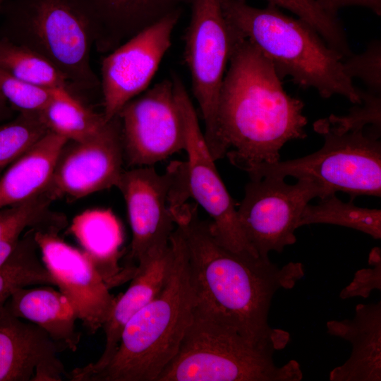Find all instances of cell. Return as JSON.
I'll use <instances>...</instances> for the list:
<instances>
[{
  "label": "cell",
  "mask_w": 381,
  "mask_h": 381,
  "mask_svg": "<svg viewBox=\"0 0 381 381\" xmlns=\"http://www.w3.org/2000/svg\"><path fill=\"white\" fill-rule=\"evenodd\" d=\"M172 213L186 246L196 304L253 345L284 349L290 334L269 325L270 308L277 291L293 289L304 277L303 265L279 267L269 258L230 250L218 241L210 221L200 218L194 204L176 205Z\"/></svg>",
  "instance_id": "1"
},
{
  "label": "cell",
  "mask_w": 381,
  "mask_h": 381,
  "mask_svg": "<svg viewBox=\"0 0 381 381\" xmlns=\"http://www.w3.org/2000/svg\"><path fill=\"white\" fill-rule=\"evenodd\" d=\"M221 87L218 123L225 156L249 173L279 161L289 141L304 139L303 102L284 90L273 64L235 31Z\"/></svg>",
  "instance_id": "2"
},
{
  "label": "cell",
  "mask_w": 381,
  "mask_h": 381,
  "mask_svg": "<svg viewBox=\"0 0 381 381\" xmlns=\"http://www.w3.org/2000/svg\"><path fill=\"white\" fill-rule=\"evenodd\" d=\"M172 268L159 294L124 326L109 362L88 372L74 369L71 381H157L178 352L196 304L188 255L177 227L170 237Z\"/></svg>",
  "instance_id": "3"
},
{
  "label": "cell",
  "mask_w": 381,
  "mask_h": 381,
  "mask_svg": "<svg viewBox=\"0 0 381 381\" xmlns=\"http://www.w3.org/2000/svg\"><path fill=\"white\" fill-rule=\"evenodd\" d=\"M220 4L229 25L273 64L282 80L290 77L302 87L315 89L322 98L338 95L353 104H362L358 88L344 71L342 55L308 23L272 4L264 8L245 0Z\"/></svg>",
  "instance_id": "4"
},
{
  "label": "cell",
  "mask_w": 381,
  "mask_h": 381,
  "mask_svg": "<svg viewBox=\"0 0 381 381\" xmlns=\"http://www.w3.org/2000/svg\"><path fill=\"white\" fill-rule=\"evenodd\" d=\"M0 12V37L44 58L72 87L100 85L90 64L97 23L87 0H7Z\"/></svg>",
  "instance_id": "5"
},
{
  "label": "cell",
  "mask_w": 381,
  "mask_h": 381,
  "mask_svg": "<svg viewBox=\"0 0 381 381\" xmlns=\"http://www.w3.org/2000/svg\"><path fill=\"white\" fill-rule=\"evenodd\" d=\"M274 351L253 345L195 304L177 353L157 381H301L299 363L277 365Z\"/></svg>",
  "instance_id": "6"
},
{
  "label": "cell",
  "mask_w": 381,
  "mask_h": 381,
  "mask_svg": "<svg viewBox=\"0 0 381 381\" xmlns=\"http://www.w3.org/2000/svg\"><path fill=\"white\" fill-rule=\"evenodd\" d=\"M313 128L325 139L319 150L295 159L261 164L248 173L250 179H307L319 186L325 198L338 191L352 198L380 197V131L369 126L339 133L329 128L325 119L315 121Z\"/></svg>",
  "instance_id": "7"
},
{
  "label": "cell",
  "mask_w": 381,
  "mask_h": 381,
  "mask_svg": "<svg viewBox=\"0 0 381 381\" xmlns=\"http://www.w3.org/2000/svg\"><path fill=\"white\" fill-rule=\"evenodd\" d=\"M184 35V61L205 124L204 136L215 160L225 157L218 123L219 99L235 38L220 0H190Z\"/></svg>",
  "instance_id": "8"
},
{
  "label": "cell",
  "mask_w": 381,
  "mask_h": 381,
  "mask_svg": "<svg viewBox=\"0 0 381 381\" xmlns=\"http://www.w3.org/2000/svg\"><path fill=\"white\" fill-rule=\"evenodd\" d=\"M116 187L124 198L132 231L129 258L138 264L170 243L176 229L171 205L189 198L186 162H172L164 174L151 166L123 171Z\"/></svg>",
  "instance_id": "9"
},
{
  "label": "cell",
  "mask_w": 381,
  "mask_h": 381,
  "mask_svg": "<svg viewBox=\"0 0 381 381\" xmlns=\"http://www.w3.org/2000/svg\"><path fill=\"white\" fill-rule=\"evenodd\" d=\"M171 80L184 126L188 196L208 214L212 231L222 246L236 253L258 256L241 228L237 209L217 171L187 90L178 75L174 73Z\"/></svg>",
  "instance_id": "10"
},
{
  "label": "cell",
  "mask_w": 381,
  "mask_h": 381,
  "mask_svg": "<svg viewBox=\"0 0 381 381\" xmlns=\"http://www.w3.org/2000/svg\"><path fill=\"white\" fill-rule=\"evenodd\" d=\"M325 198L314 182L298 179L289 184L284 179L265 176L250 179L237 209L241 228L249 244L261 258L282 253L296 241L295 231L310 200Z\"/></svg>",
  "instance_id": "11"
},
{
  "label": "cell",
  "mask_w": 381,
  "mask_h": 381,
  "mask_svg": "<svg viewBox=\"0 0 381 381\" xmlns=\"http://www.w3.org/2000/svg\"><path fill=\"white\" fill-rule=\"evenodd\" d=\"M118 116L123 157L128 166H152L184 150L183 121L171 78L130 100Z\"/></svg>",
  "instance_id": "12"
},
{
  "label": "cell",
  "mask_w": 381,
  "mask_h": 381,
  "mask_svg": "<svg viewBox=\"0 0 381 381\" xmlns=\"http://www.w3.org/2000/svg\"><path fill=\"white\" fill-rule=\"evenodd\" d=\"M182 8L135 34L102 61L103 116L109 121L130 100L147 90L171 44Z\"/></svg>",
  "instance_id": "13"
},
{
  "label": "cell",
  "mask_w": 381,
  "mask_h": 381,
  "mask_svg": "<svg viewBox=\"0 0 381 381\" xmlns=\"http://www.w3.org/2000/svg\"><path fill=\"white\" fill-rule=\"evenodd\" d=\"M123 159L117 115L91 137L66 142L46 193L52 201L64 197L75 200L116 187L123 171Z\"/></svg>",
  "instance_id": "14"
},
{
  "label": "cell",
  "mask_w": 381,
  "mask_h": 381,
  "mask_svg": "<svg viewBox=\"0 0 381 381\" xmlns=\"http://www.w3.org/2000/svg\"><path fill=\"white\" fill-rule=\"evenodd\" d=\"M55 230L35 231L41 259L56 286L73 304L91 334L102 328L116 301L90 257L64 241Z\"/></svg>",
  "instance_id": "15"
},
{
  "label": "cell",
  "mask_w": 381,
  "mask_h": 381,
  "mask_svg": "<svg viewBox=\"0 0 381 381\" xmlns=\"http://www.w3.org/2000/svg\"><path fill=\"white\" fill-rule=\"evenodd\" d=\"M62 349L36 325L0 308V381H61Z\"/></svg>",
  "instance_id": "16"
},
{
  "label": "cell",
  "mask_w": 381,
  "mask_h": 381,
  "mask_svg": "<svg viewBox=\"0 0 381 381\" xmlns=\"http://www.w3.org/2000/svg\"><path fill=\"white\" fill-rule=\"evenodd\" d=\"M174 261L171 243L141 259L136 265L127 290L116 298L108 319L103 326L105 333L104 351L99 359L85 366L76 368L79 372L99 369L114 354L122 330L128 321L153 300L165 286Z\"/></svg>",
  "instance_id": "17"
},
{
  "label": "cell",
  "mask_w": 381,
  "mask_h": 381,
  "mask_svg": "<svg viewBox=\"0 0 381 381\" xmlns=\"http://www.w3.org/2000/svg\"><path fill=\"white\" fill-rule=\"evenodd\" d=\"M327 333L350 342L352 351L333 368L329 381L381 380V301L358 304L352 319L329 320Z\"/></svg>",
  "instance_id": "18"
},
{
  "label": "cell",
  "mask_w": 381,
  "mask_h": 381,
  "mask_svg": "<svg viewBox=\"0 0 381 381\" xmlns=\"http://www.w3.org/2000/svg\"><path fill=\"white\" fill-rule=\"evenodd\" d=\"M70 232L109 289L132 278L136 266L121 267L119 264L123 231L111 210L91 209L81 212L73 218Z\"/></svg>",
  "instance_id": "19"
},
{
  "label": "cell",
  "mask_w": 381,
  "mask_h": 381,
  "mask_svg": "<svg viewBox=\"0 0 381 381\" xmlns=\"http://www.w3.org/2000/svg\"><path fill=\"white\" fill-rule=\"evenodd\" d=\"M93 11L95 47L108 54L190 0H87Z\"/></svg>",
  "instance_id": "20"
},
{
  "label": "cell",
  "mask_w": 381,
  "mask_h": 381,
  "mask_svg": "<svg viewBox=\"0 0 381 381\" xmlns=\"http://www.w3.org/2000/svg\"><path fill=\"white\" fill-rule=\"evenodd\" d=\"M5 306L14 316L42 329L62 351H77L81 337L76 328L78 315L60 291L48 286L17 288Z\"/></svg>",
  "instance_id": "21"
},
{
  "label": "cell",
  "mask_w": 381,
  "mask_h": 381,
  "mask_svg": "<svg viewBox=\"0 0 381 381\" xmlns=\"http://www.w3.org/2000/svg\"><path fill=\"white\" fill-rule=\"evenodd\" d=\"M67 141L49 131L4 171L0 177V209L46 193L59 153Z\"/></svg>",
  "instance_id": "22"
},
{
  "label": "cell",
  "mask_w": 381,
  "mask_h": 381,
  "mask_svg": "<svg viewBox=\"0 0 381 381\" xmlns=\"http://www.w3.org/2000/svg\"><path fill=\"white\" fill-rule=\"evenodd\" d=\"M35 231V229L25 231L14 251L0 266V308L17 288L56 286L54 279L39 257Z\"/></svg>",
  "instance_id": "23"
},
{
  "label": "cell",
  "mask_w": 381,
  "mask_h": 381,
  "mask_svg": "<svg viewBox=\"0 0 381 381\" xmlns=\"http://www.w3.org/2000/svg\"><path fill=\"white\" fill-rule=\"evenodd\" d=\"M40 115L48 129L68 140L80 141L96 133L107 122L82 104L69 90H62Z\"/></svg>",
  "instance_id": "24"
},
{
  "label": "cell",
  "mask_w": 381,
  "mask_h": 381,
  "mask_svg": "<svg viewBox=\"0 0 381 381\" xmlns=\"http://www.w3.org/2000/svg\"><path fill=\"white\" fill-rule=\"evenodd\" d=\"M313 224L346 226L362 231L375 239L381 238L380 209L360 207L352 201H341L335 194L321 199L318 205L308 203L305 207L298 226Z\"/></svg>",
  "instance_id": "25"
},
{
  "label": "cell",
  "mask_w": 381,
  "mask_h": 381,
  "mask_svg": "<svg viewBox=\"0 0 381 381\" xmlns=\"http://www.w3.org/2000/svg\"><path fill=\"white\" fill-rule=\"evenodd\" d=\"M0 70L35 85L71 92L64 75L33 51L0 37Z\"/></svg>",
  "instance_id": "26"
},
{
  "label": "cell",
  "mask_w": 381,
  "mask_h": 381,
  "mask_svg": "<svg viewBox=\"0 0 381 381\" xmlns=\"http://www.w3.org/2000/svg\"><path fill=\"white\" fill-rule=\"evenodd\" d=\"M52 200L46 193L23 202L0 209V239L21 236L29 229L60 231L67 222L62 215L52 212Z\"/></svg>",
  "instance_id": "27"
},
{
  "label": "cell",
  "mask_w": 381,
  "mask_h": 381,
  "mask_svg": "<svg viewBox=\"0 0 381 381\" xmlns=\"http://www.w3.org/2000/svg\"><path fill=\"white\" fill-rule=\"evenodd\" d=\"M49 131L38 111H19L0 123V177Z\"/></svg>",
  "instance_id": "28"
},
{
  "label": "cell",
  "mask_w": 381,
  "mask_h": 381,
  "mask_svg": "<svg viewBox=\"0 0 381 381\" xmlns=\"http://www.w3.org/2000/svg\"><path fill=\"white\" fill-rule=\"evenodd\" d=\"M279 8H284L312 26L329 47L344 58L351 50L344 27L338 17L327 13L317 0H267Z\"/></svg>",
  "instance_id": "29"
},
{
  "label": "cell",
  "mask_w": 381,
  "mask_h": 381,
  "mask_svg": "<svg viewBox=\"0 0 381 381\" xmlns=\"http://www.w3.org/2000/svg\"><path fill=\"white\" fill-rule=\"evenodd\" d=\"M64 90L28 83L0 70V90L11 107L18 112H40Z\"/></svg>",
  "instance_id": "30"
},
{
  "label": "cell",
  "mask_w": 381,
  "mask_h": 381,
  "mask_svg": "<svg viewBox=\"0 0 381 381\" xmlns=\"http://www.w3.org/2000/svg\"><path fill=\"white\" fill-rule=\"evenodd\" d=\"M362 104H356L347 115L325 118L329 128L341 133L371 126L381 131V95L358 88Z\"/></svg>",
  "instance_id": "31"
},
{
  "label": "cell",
  "mask_w": 381,
  "mask_h": 381,
  "mask_svg": "<svg viewBox=\"0 0 381 381\" xmlns=\"http://www.w3.org/2000/svg\"><path fill=\"white\" fill-rule=\"evenodd\" d=\"M346 75L358 78L366 85L368 91L381 95V42L373 40L361 54H352L343 59Z\"/></svg>",
  "instance_id": "32"
},
{
  "label": "cell",
  "mask_w": 381,
  "mask_h": 381,
  "mask_svg": "<svg viewBox=\"0 0 381 381\" xmlns=\"http://www.w3.org/2000/svg\"><path fill=\"white\" fill-rule=\"evenodd\" d=\"M371 267L357 270L352 281L339 293L341 299L353 297H369L374 290H381V252L380 248H373L368 258Z\"/></svg>",
  "instance_id": "33"
},
{
  "label": "cell",
  "mask_w": 381,
  "mask_h": 381,
  "mask_svg": "<svg viewBox=\"0 0 381 381\" xmlns=\"http://www.w3.org/2000/svg\"><path fill=\"white\" fill-rule=\"evenodd\" d=\"M329 15L337 17L338 12L348 6H361L370 9L377 16L381 15V0H317Z\"/></svg>",
  "instance_id": "34"
},
{
  "label": "cell",
  "mask_w": 381,
  "mask_h": 381,
  "mask_svg": "<svg viewBox=\"0 0 381 381\" xmlns=\"http://www.w3.org/2000/svg\"><path fill=\"white\" fill-rule=\"evenodd\" d=\"M21 236L0 239V266L3 265L16 248Z\"/></svg>",
  "instance_id": "35"
},
{
  "label": "cell",
  "mask_w": 381,
  "mask_h": 381,
  "mask_svg": "<svg viewBox=\"0 0 381 381\" xmlns=\"http://www.w3.org/2000/svg\"><path fill=\"white\" fill-rule=\"evenodd\" d=\"M14 111L0 90V123L11 119Z\"/></svg>",
  "instance_id": "36"
},
{
  "label": "cell",
  "mask_w": 381,
  "mask_h": 381,
  "mask_svg": "<svg viewBox=\"0 0 381 381\" xmlns=\"http://www.w3.org/2000/svg\"><path fill=\"white\" fill-rule=\"evenodd\" d=\"M7 0H0V10L2 7V6L4 4V3Z\"/></svg>",
  "instance_id": "37"
}]
</instances>
